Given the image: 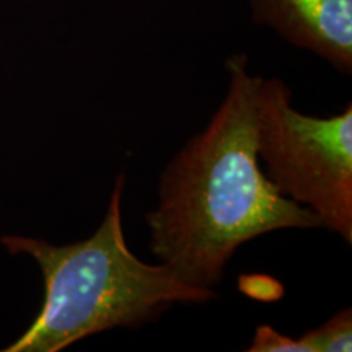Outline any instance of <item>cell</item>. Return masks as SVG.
Here are the masks:
<instances>
[{"mask_svg":"<svg viewBox=\"0 0 352 352\" xmlns=\"http://www.w3.org/2000/svg\"><path fill=\"white\" fill-rule=\"evenodd\" d=\"M228 90L208 127L189 139L160 178L145 214L148 248L183 283L215 290L246 241L284 228H321L310 209L274 188L259 166L254 98L261 77L248 56L226 60Z\"/></svg>","mask_w":352,"mask_h":352,"instance_id":"1","label":"cell"},{"mask_svg":"<svg viewBox=\"0 0 352 352\" xmlns=\"http://www.w3.org/2000/svg\"><path fill=\"white\" fill-rule=\"evenodd\" d=\"M126 176L114 183L107 215L90 239L52 245L28 236H3L12 254L36 259L44 276L38 318L6 352H59L113 328H139L176 303H206L215 290L183 283L164 263L147 264L131 252L122 228Z\"/></svg>","mask_w":352,"mask_h":352,"instance_id":"2","label":"cell"},{"mask_svg":"<svg viewBox=\"0 0 352 352\" xmlns=\"http://www.w3.org/2000/svg\"><path fill=\"white\" fill-rule=\"evenodd\" d=\"M256 152L284 197L318 217L321 228L352 243V104L329 118L292 107L280 78L259 80L254 98Z\"/></svg>","mask_w":352,"mask_h":352,"instance_id":"3","label":"cell"},{"mask_svg":"<svg viewBox=\"0 0 352 352\" xmlns=\"http://www.w3.org/2000/svg\"><path fill=\"white\" fill-rule=\"evenodd\" d=\"M253 23L352 72V0H250Z\"/></svg>","mask_w":352,"mask_h":352,"instance_id":"4","label":"cell"},{"mask_svg":"<svg viewBox=\"0 0 352 352\" xmlns=\"http://www.w3.org/2000/svg\"><path fill=\"white\" fill-rule=\"evenodd\" d=\"M300 341L310 346L311 352L352 351V310L342 308L318 328L303 333Z\"/></svg>","mask_w":352,"mask_h":352,"instance_id":"5","label":"cell"},{"mask_svg":"<svg viewBox=\"0 0 352 352\" xmlns=\"http://www.w3.org/2000/svg\"><path fill=\"white\" fill-rule=\"evenodd\" d=\"M248 352H311L310 346L294 338L284 336L277 333L270 324H261L254 331L252 346L246 349Z\"/></svg>","mask_w":352,"mask_h":352,"instance_id":"6","label":"cell"}]
</instances>
